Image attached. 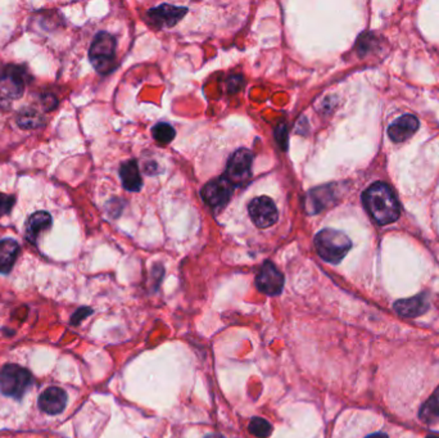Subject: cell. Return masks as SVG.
I'll return each mask as SVG.
<instances>
[{
    "instance_id": "obj_1",
    "label": "cell",
    "mask_w": 439,
    "mask_h": 438,
    "mask_svg": "<svg viewBox=\"0 0 439 438\" xmlns=\"http://www.w3.org/2000/svg\"><path fill=\"white\" fill-rule=\"evenodd\" d=\"M362 202L371 218L380 225L392 224L400 218V204L392 189L384 183H375L362 195Z\"/></svg>"
},
{
    "instance_id": "obj_2",
    "label": "cell",
    "mask_w": 439,
    "mask_h": 438,
    "mask_svg": "<svg viewBox=\"0 0 439 438\" xmlns=\"http://www.w3.org/2000/svg\"><path fill=\"white\" fill-rule=\"evenodd\" d=\"M315 247L319 256L330 264H339L352 247L351 239L336 229H322L315 236Z\"/></svg>"
},
{
    "instance_id": "obj_3",
    "label": "cell",
    "mask_w": 439,
    "mask_h": 438,
    "mask_svg": "<svg viewBox=\"0 0 439 438\" xmlns=\"http://www.w3.org/2000/svg\"><path fill=\"white\" fill-rule=\"evenodd\" d=\"M31 383V373L20 365L7 364L0 370V391L8 397L22 399Z\"/></svg>"
},
{
    "instance_id": "obj_4",
    "label": "cell",
    "mask_w": 439,
    "mask_h": 438,
    "mask_svg": "<svg viewBox=\"0 0 439 438\" xmlns=\"http://www.w3.org/2000/svg\"><path fill=\"white\" fill-rule=\"evenodd\" d=\"M89 58L99 73H110L116 67V39L108 32H99L92 43Z\"/></svg>"
},
{
    "instance_id": "obj_5",
    "label": "cell",
    "mask_w": 439,
    "mask_h": 438,
    "mask_svg": "<svg viewBox=\"0 0 439 438\" xmlns=\"http://www.w3.org/2000/svg\"><path fill=\"white\" fill-rule=\"evenodd\" d=\"M252 161H253V155L250 149H238L229 160L225 178L234 187L243 185L251 178Z\"/></svg>"
},
{
    "instance_id": "obj_6",
    "label": "cell",
    "mask_w": 439,
    "mask_h": 438,
    "mask_svg": "<svg viewBox=\"0 0 439 438\" xmlns=\"http://www.w3.org/2000/svg\"><path fill=\"white\" fill-rule=\"evenodd\" d=\"M248 212L256 227L261 229L273 227L279 219V212L274 201L268 197H257L248 206Z\"/></svg>"
},
{
    "instance_id": "obj_7",
    "label": "cell",
    "mask_w": 439,
    "mask_h": 438,
    "mask_svg": "<svg viewBox=\"0 0 439 438\" xmlns=\"http://www.w3.org/2000/svg\"><path fill=\"white\" fill-rule=\"evenodd\" d=\"M256 285L267 296H278L284 288V275L273 262L266 261L264 262L256 276Z\"/></svg>"
},
{
    "instance_id": "obj_8",
    "label": "cell",
    "mask_w": 439,
    "mask_h": 438,
    "mask_svg": "<svg viewBox=\"0 0 439 438\" xmlns=\"http://www.w3.org/2000/svg\"><path fill=\"white\" fill-rule=\"evenodd\" d=\"M234 185L224 176L207 183L202 189V198L210 207H222L228 204Z\"/></svg>"
},
{
    "instance_id": "obj_9",
    "label": "cell",
    "mask_w": 439,
    "mask_h": 438,
    "mask_svg": "<svg viewBox=\"0 0 439 438\" xmlns=\"http://www.w3.org/2000/svg\"><path fill=\"white\" fill-rule=\"evenodd\" d=\"M24 90V72L20 67L8 66L0 75V97L6 99H17Z\"/></svg>"
},
{
    "instance_id": "obj_10",
    "label": "cell",
    "mask_w": 439,
    "mask_h": 438,
    "mask_svg": "<svg viewBox=\"0 0 439 438\" xmlns=\"http://www.w3.org/2000/svg\"><path fill=\"white\" fill-rule=\"evenodd\" d=\"M188 13V9L184 7H175L171 4H162L148 12L150 22L158 27H173Z\"/></svg>"
},
{
    "instance_id": "obj_11",
    "label": "cell",
    "mask_w": 439,
    "mask_h": 438,
    "mask_svg": "<svg viewBox=\"0 0 439 438\" xmlns=\"http://www.w3.org/2000/svg\"><path fill=\"white\" fill-rule=\"evenodd\" d=\"M38 404L45 414H61L67 405V393L59 387H49L40 395Z\"/></svg>"
},
{
    "instance_id": "obj_12",
    "label": "cell",
    "mask_w": 439,
    "mask_h": 438,
    "mask_svg": "<svg viewBox=\"0 0 439 438\" xmlns=\"http://www.w3.org/2000/svg\"><path fill=\"white\" fill-rule=\"evenodd\" d=\"M419 129V121L412 115H405L397 118L392 125L388 127V135L394 143H402L411 138Z\"/></svg>"
},
{
    "instance_id": "obj_13",
    "label": "cell",
    "mask_w": 439,
    "mask_h": 438,
    "mask_svg": "<svg viewBox=\"0 0 439 438\" xmlns=\"http://www.w3.org/2000/svg\"><path fill=\"white\" fill-rule=\"evenodd\" d=\"M334 188L331 185L328 187H320V188L312 189L305 201V207L307 212L315 215L333 204L334 201Z\"/></svg>"
},
{
    "instance_id": "obj_14",
    "label": "cell",
    "mask_w": 439,
    "mask_h": 438,
    "mask_svg": "<svg viewBox=\"0 0 439 438\" xmlns=\"http://www.w3.org/2000/svg\"><path fill=\"white\" fill-rule=\"evenodd\" d=\"M429 309V304L424 296H415V297L400 299L394 304L396 313H400L405 318H416L423 315Z\"/></svg>"
},
{
    "instance_id": "obj_15",
    "label": "cell",
    "mask_w": 439,
    "mask_h": 438,
    "mask_svg": "<svg viewBox=\"0 0 439 438\" xmlns=\"http://www.w3.org/2000/svg\"><path fill=\"white\" fill-rule=\"evenodd\" d=\"M20 252V246L15 239H1L0 241V274H8L15 267L17 256Z\"/></svg>"
},
{
    "instance_id": "obj_16",
    "label": "cell",
    "mask_w": 439,
    "mask_h": 438,
    "mask_svg": "<svg viewBox=\"0 0 439 438\" xmlns=\"http://www.w3.org/2000/svg\"><path fill=\"white\" fill-rule=\"evenodd\" d=\"M52 225V216L47 211H38L32 213L26 222V236L29 241L35 242L44 230Z\"/></svg>"
},
{
    "instance_id": "obj_17",
    "label": "cell",
    "mask_w": 439,
    "mask_h": 438,
    "mask_svg": "<svg viewBox=\"0 0 439 438\" xmlns=\"http://www.w3.org/2000/svg\"><path fill=\"white\" fill-rule=\"evenodd\" d=\"M120 178L124 184L126 190L129 192H139L141 188V172H139V166L136 164V161H127L125 164H121L120 167Z\"/></svg>"
},
{
    "instance_id": "obj_18",
    "label": "cell",
    "mask_w": 439,
    "mask_h": 438,
    "mask_svg": "<svg viewBox=\"0 0 439 438\" xmlns=\"http://www.w3.org/2000/svg\"><path fill=\"white\" fill-rule=\"evenodd\" d=\"M420 419L424 423H436L439 419V387L434 391L429 399L425 401L420 413Z\"/></svg>"
},
{
    "instance_id": "obj_19",
    "label": "cell",
    "mask_w": 439,
    "mask_h": 438,
    "mask_svg": "<svg viewBox=\"0 0 439 438\" xmlns=\"http://www.w3.org/2000/svg\"><path fill=\"white\" fill-rule=\"evenodd\" d=\"M152 134H153V138L161 143V144H168L173 141L175 138V129L170 124H157L152 129Z\"/></svg>"
},
{
    "instance_id": "obj_20",
    "label": "cell",
    "mask_w": 439,
    "mask_h": 438,
    "mask_svg": "<svg viewBox=\"0 0 439 438\" xmlns=\"http://www.w3.org/2000/svg\"><path fill=\"white\" fill-rule=\"evenodd\" d=\"M248 430L253 436H256L257 438H267L273 432V425L267 422L266 419L253 418L250 423Z\"/></svg>"
},
{
    "instance_id": "obj_21",
    "label": "cell",
    "mask_w": 439,
    "mask_h": 438,
    "mask_svg": "<svg viewBox=\"0 0 439 438\" xmlns=\"http://www.w3.org/2000/svg\"><path fill=\"white\" fill-rule=\"evenodd\" d=\"M40 116L35 111H26L21 112L18 116V126L24 129H34L40 125Z\"/></svg>"
},
{
    "instance_id": "obj_22",
    "label": "cell",
    "mask_w": 439,
    "mask_h": 438,
    "mask_svg": "<svg viewBox=\"0 0 439 438\" xmlns=\"http://www.w3.org/2000/svg\"><path fill=\"white\" fill-rule=\"evenodd\" d=\"M15 202H16L15 197L0 193V218L8 215L9 212L12 211Z\"/></svg>"
},
{
    "instance_id": "obj_23",
    "label": "cell",
    "mask_w": 439,
    "mask_h": 438,
    "mask_svg": "<svg viewBox=\"0 0 439 438\" xmlns=\"http://www.w3.org/2000/svg\"><path fill=\"white\" fill-rule=\"evenodd\" d=\"M93 313V310L89 307H81L76 313H73V316L71 318V324L72 325H79L81 321L87 318L89 315Z\"/></svg>"
},
{
    "instance_id": "obj_24",
    "label": "cell",
    "mask_w": 439,
    "mask_h": 438,
    "mask_svg": "<svg viewBox=\"0 0 439 438\" xmlns=\"http://www.w3.org/2000/svg\"><path fill=\"white\" fill-rule=\"evenodd\" d=\"M276 138H278V141H279L280 147H282L284 149H287V144H288V134H287V127H285L284 124L279 126V129L276 130Z\"/></svg>"
},
{
    "instance_id": "obj_25",
    "label": "cell",
    "mask_w": 439,
    "mask_h": 438,
    "mask_svg": "<svg viewBox=\"0 0 439 438\" xmlns=\"http://www.w3.org/2000/svg\"><path fill=\"white\" fill-rule=\"evenodd\" d=\"M366 438H388V436H387L385 433H379V432H377V433L370 435V436H368Z\"/></svg>"
},
{
    "instance_id": "obj_26",
    "label": "cell",
    "mask_w": 439,
    "mask_h": 438,
    "mask_svg": "<svg viewBox=\"0 0 439 438\" xmlns=\"http://www.w3.org/2000/svg\"><path fill=\"white\" fill-rule=\"evenodd\" d=\"M206 438H224L222 436H220V435H208Z\"/></svg>"
},
{
    "instance_id": "obj_27",
    "label": "cell",
    "mask_w": 439,
    "mask_h": 438,
    "mask_svg": "<svg viewBox=\"0 0 439 438\" xmlns=\"http://www.w3.org/2000/svg\"><path fill=\"white\" fill-rule=\"evenodd\" d=\"M426 438H439V437H434V436H429V437H426Z\"/></svg>"
}]
</instances>
